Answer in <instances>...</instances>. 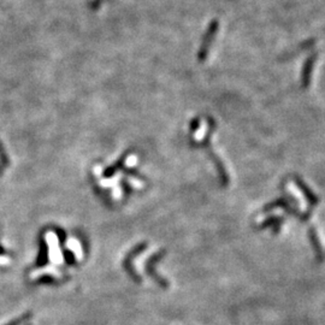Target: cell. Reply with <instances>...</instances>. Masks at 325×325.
<instances>
[{"instance_id":"277c9868","label":"cell","mask_w":325,"mask_h":325,"mask_svg":"<svg viewBox=\"0 0 325 325\" xmlns=\"http://www.w3.org/2000/svg\"><path fill=\"white\" fill-rule=\"evenodd\" d=\"M216 29H218V22L212 23L211 27H210V29H209V33H206V35H205L203 45H201L200 50H199V53H198L199 59H200L201 61L206 59L207 55H209L210 46H211V41H212V39H213L214 33H216Z\"/></svg>"},{"instance_id":"52a82bcc","label":"cell","mask_w":325,"mask_h":325,"mask_svg":"<svg viewBox=\"0 0 325 325\" xmlns=\"http://www.w3.org/2000/svg\"><path fill=\"white\" fill-rule=\"evenodd\" d=\"M317 56L312 55L307 58L306 63L304 64L303 68V74H301V82H303V87L304 88H307L311 83V75H312V70L314 68V63H316Z\"/></svg>"},{"instance_id":"8992f818","label":"cell","mask_w":325,"mask_h":325,"mask_svg":"<svg viewBox=\"0 0 325 325\" xmlns=\"http://www.w3.org/2000/svg\"><path fill=\"white\" fill-rule=\"evenodd\" d=\"M286 222V218L282 216H270L263 221L260 223L259 227H258V230H263V229H268V228H272L273 234H278L281 230V227L282 224Z\"/></svg>"},{"instance_id":"6da1fadb","label":"cell","mask_w":325,"mask_h":325,"mask_svg":"<svg viewBox=\"0 0 325 325\" xmlns=\"http://www.w3.org/2000/svg\"><path fill=\"white\" fill-rule=\"evenodd\" d=\"M206 123H207V132L206 134H205L204 139L201 140L200 142L191 140V146H194V147L203 148L205 152L207 153V155L210 157L211 162L214 164V166H216L217 173H218L222 186L227 187L229 186L230 183V176L229 173H228L227 169H225L223 162L221 160V158L218 157V154H216V153L213 152V150H212L211 147V137L212 135H213V133L217 130V127H218V125H217V122L214 121V118L212 116H206Z\"/></svg>"},{"instance_id":"ba28073f","label":"cell","mask_w":325,"mask_h":325,"mask_svg":"<svg viewBox=\"0 0 325 325\" xmlns=\"http://www.w3.org/2000/svg\"><path fill=\"white\" fill-rule=\"evenodd\" d=\"M283 211L286 212V213L290 214V216H294L295 218H298L300 222H307L309 218H311V214H312V210H307L305 212H301L299 211L298 207H293V205H288V206H286L285 209H282Z\"/></svg>"},{"instance_id":"8fae6325","label":"cell","mask_w":325,"mask_h":325,"mask_svg":"<svg viewBox=\"0 0 325 325\" xmlns=\"http://www.w3.org/2000/svg\"><path fill=\"white\" fill-rule=\"evenodd\" d=\"M28 325H30V324H28Z\"/></svg>"},{"instance_id":"3957f363","label":"cell","mask_w":325,"mask_h":325,"mask_svg":"<svg viewBox=\"0 0 325 325\" xmlns=\"http://www.w3.org/2000/svg\"><path fill=\"white\" fill-rule=\"evenodd\" d=\"M293 204L295 205V206H298V201H296L290 194L286 193V195L280 196V198H277L276 200L265 205V206L263 207V212H270L276 209H285V207L288 206V205H293Z\"/></svg>"},{"instance_id":"30bf717a","label":"cell","mask_w":325,"mask_h":325,"mask_svg":"<svg viewBox=\"0 0 325 325\" xmlns=\"http://www.w3.org/2000/svg\"><path fill=\"white\" fill-rule=\"evenodd\" d=\"M200 125H201V118H200V117H195V118L191 119V125H189V129H191V134H194V133L198 132L199 128H200Z\"/></svg>"},{"instance_id":"5b68a950","label":"cell","mask_w":325,"mask_h":325,"mask_svg":"<svg viewBox=\"0 0 325 325\" xmlns=\"http://www.w3.org/2000/svg\"><path fill=\"white\" fill-rule=\"evenodd\" d=\"M308 239L309 242H311L312 247H313L314 253H316V258L319 263L324 262V253H323V248L321 246V241H319V237L317 235L316 228L313 225L308 228Z\"/></svg>"},{"instance_id":"7a4b0ae2","label":"cell","mask_w":325,"mask_h":325,"mask_svg":"<svg viewBox=\"0 0 325 325\" xmlns=\"http://www.w3.org/2000/svg\"><path fill=\"white\" fill-rule=\"evenodd\" d=\"M291 178H293V181L295 182L296 187L300 189V191L304 194V196L306 198L307 203H308V209L313 211L314 207H316L317 205L319 204V201H321V200H319L318 195H317V194L314 193V191H312V189L309 188L308 186H307L305 181H304L303 178H301L299 175H293V176H291Z\"/></svg>"},{"instance_id":"9c48e42d","label":"cell","mask_w":325,"mask_h":325,"mask_svg":"<svg viewBox=\"0 0 325 325\" xmlns=\"http://www.w3.org/2000/svg\"><path fill=\"white\" fill-rule=\"evenodd\" d=\"M32 318V314L30 313H24L23 316H20L19 318L17 319H14V321H11L10 323H7L6 325H20L23 323H25V322H28L29 319Z\"/></svg>"}]
</instances>
